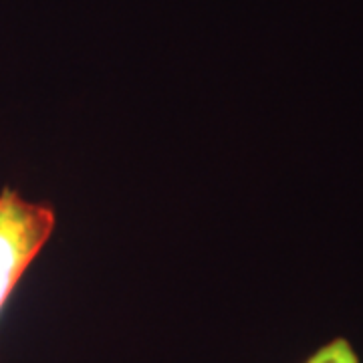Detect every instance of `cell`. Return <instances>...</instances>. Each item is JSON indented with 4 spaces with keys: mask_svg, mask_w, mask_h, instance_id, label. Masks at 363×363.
<instances>
[{
    "mask_svg": "<svg viewBox=\"0 0 363 363\" xmlns=\"http://www.w3.org/2000/svg\"><path fill=\"white\" fill-rule=\"evenodd\" d=\"M55 230V210L16 190L0 192V311Z\"/></svg>",
    "mask_w": 363,
    "mask_h": 363,
    "instance_id": "cell-1",
    "label": "cell"
},
{
    "mask_svg": "<svg viewBox=\"0 0 363 363\" xmlns=\"http://www.w3.org/2000/svg\"><path fill=\"white\" fill-rule=\"evenodd\" d=\"M305 363H359V357L347 339L337 337L319 347Z\"/></svg>",
    "mask_w": 363,
    "mask_h": 363,
    "instance_id": "cell-2",
    "label": "cell"
}]
</instances>
